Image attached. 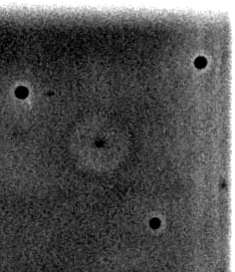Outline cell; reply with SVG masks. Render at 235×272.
<instances>
[{
	"label": "cell",
	"mask_w": 235,
	"mask_h": 272,
	"mask_svg": "<svg viewBox=\"0 0 235 272\" xmlns=\"http://www.w3.org/2000/svg\"><path fill=\"white\" fill-rule=\"evenodd\" d=\"M206 63H207L206 59L203 58V57H198V58L196 59V60H195V62H194L195 67L198 68V69L204 68L205 66H206Z\"/></svg>",
	"instance_id": "obj_1"
},
{
	"label": "cell",
	"mask_w": 235,
	"mask_h": 272,
	"mask_svg": "<svg viewBox=\"0 0 235 272\" xmlns=\"http://www.w3.org/2000/svg\"><path fill=\"white\" fill-rule=\"evenodd\" d=\"M27 95H28V90L26 89L25 87H19V88H17V90H16V96L18 98H20V99H23V98H25Z\"/></svg>",
	"instance_id": "obj_2"
},
{
	"label": "cell",
	"mask_w": 235,
	"mask_h": 272,
	"mask_svg": "<svg viewBox=\"0 0 235 272\" xmlns=\"http://www.w3.org/2000/svg\"><path fill=\"white\" fill-rule=\"evenodd\" d=\"M151 223H152V226H155V227H158V225H159V220H158V219H152V222H151Z\"/></svg>",
	"instance_id": "obj_3"
}]
</instances>
